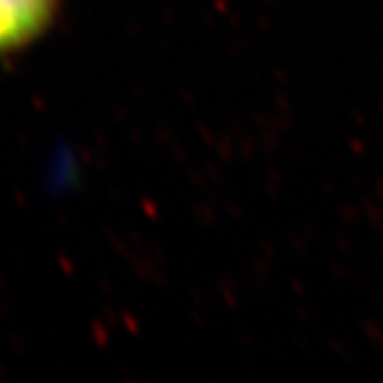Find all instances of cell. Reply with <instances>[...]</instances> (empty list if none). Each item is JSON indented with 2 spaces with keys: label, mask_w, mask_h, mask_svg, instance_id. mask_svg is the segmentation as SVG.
<instances>
[{
  "label": "cell",
  "mask_w": 383,
  "mask_h": 383,
  "mask_svg": "<svg viewBox=\"0 0 383 383\" xmlns=\"http://www.w3.org/2000/svg\"><path fill=\"white\" fill-rule=\"evenodd\" d=\"M57 11V0H0V51L39 39Z\"/></svg>",
  "instance_id": "1"
}]
</instances>
